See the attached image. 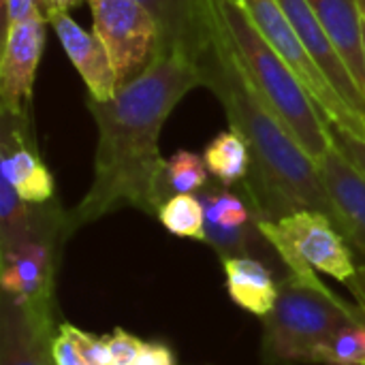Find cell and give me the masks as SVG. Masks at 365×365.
Listing matches in <instances>:
<instances>
[{
	"label": "cell",
	"mask_w": 365,
	"mask_h": 365,
	"mask_svg": "<svg viewBox=\"0 0 365 365\" xmlns=\"http://www.w3.org/2000/svg\"><path fill=\"white\" fill-rule=\"evenodd\" d=\"M51 359H53V365H86L77 344L73 342L68 331L62 327H58L51 340Z\"/></svg>",
	"instance_id": "4316f807"
},
{
	"label": "cell",
	"mask_w": 365,
	"mask_h": 365,
	"mask_svg": "<svg viewBox=\"0 0 365 365\" xmlns=\"http://www.w3.org/2000/svg\"><path fill=\"white\" fill-rule=\"evenodd\" d=\"M107 346H109V355H111V365H135L145 340L124 331V329H113L107 336Z\"/></svg>",
	"instance_id": "d4e9b609"
},
{
	"label": "cell",
	"mask_w": 365,
	"mask_h": 365,
	"mask_svg": "<svg viewBox=\"0 0 365 365\" xmlns=\"http://www.w3.org/2000/svg\"><path fill=\"white\" fill-rule=\"evenodd\" d=\"M327 36L365 92V24L361 0H308Z\"/></svg>",
	"instance_id": "e0dca14e"
},
{
	"label": "cell",
	"mask_w": 365,
	"mask_h": 365,
	"mask_svg": "<svg viewBox=\"0 0 365 365\" xmlns=\"http://www.w3.org/2000/svg\"><path fill=\"white\" fill-rule=\"evenodd\" d=\"M53 329L38 325L15 299L2 295L0 365H53Z\"/></svg>",
	"instance_id": "2e32d148"
},
{
	"label": "cell",
	"mask_w": 365,
	"mask_h": 365,
	"mask_svg": "<svg viewBox=\"0 0 365 365\" xmlns=\"http://www.w3.org/2000/svg\"><path fill=\"white\" fill-rule=\"evenodd\" d=\"M199 86H203L199 64L186 53L165 51L111 101L86 98L98 141L92 184L68 212L73 231L124 207L158 216L167 201L160 130L175 105Z\"/></svg>",
	"instance_id": "6da1fadb"
},
{
	"label": "cell",
	"mask_w": 365,
	"mask_h": 365,
	"mask_svg": "<svg viewBox=\"0 0 365 365\" xmlns=\"http://www.w3.org/2000/svg\"><path fill=\"white\" fill-rule=\"evenodd\" d=\"M312 365H365V319L342 325L317 351Z\"/></svg>",
	"instance_id": "7402d4cb"
},
{
	"label": "cell",
	"mask_w": 365,
	"mask_h": 365,
	"mask_svg": "<svg viewBox=\"0 0 365 365\" xmlns=\"http://www.w3.org/2000/svg\"><path fill=\"white\" fill-rule=\"evenodd\" d=\"M240 2L248 11L250 19L261 30L265 41L282 56V60L297 75V79L308 90V94L312 96L321 113L329 122L365 139L364 120L344 103V98L336 92V88L323 75V71L319 68L310 51L297 36L295 28L287 19L278 0H240Z\"/></svg>",
	"instance_id": "52a82bcc"
},
{
	"label": "cell",
	"mask_w": 365,
	"mask_h": 365,
	"mask_svg": "<svg viewBox=\"0 0 365 365\" xmlns=\"http://www.w3.org/2000/svg\"><path fill=\"white\" fill-rule=\"evenodd\" d=\"M0 178L32 205L56 201V182L36 150L32 124H24L0 111Z\"/></svg>",
	"instance_id": "8fae6325"
},
{
	"label": "cell",
	"mask_w": 365,
	"mask_h": 365,
	"mask_svg": "<svg viewBox=\"0 0 365 365\" xmlns=\"http://www.w3.org/2000/svg\"><path fill=\"white\" fill-rule=\"evenodd\" d=\"M160 28V53L180 51L195 62L212 38L210 0H139Z\"/></svg>",
	"instance_id": "9a60e30c"
},
{
	"label": "cell",
	"mask_w": 365,
	"mask_h": 365,
	"mask_svg": "<svg viewBox=\"0 0 365 365\" xmlns=\"http://www.w3.org/2000/svg\"><path fill=\"white\" fill-rule=\"evenodd\" d=\"M0 4H2V0H0Z\"/></svg>",
	"instance_id": "1f68e13d"
},
{
	"label": "cell",
	"mask_w": 365,
	"mask_h": 365,
	"mask_svg": "<svg viewBox=\"0 0 365 365\" xmlns=\"http://www.w3.org/2000/svg\"><path fill=\"white\" fill-rule=\"evenodd\" d=\"M135 365H175V355L163 342H145Z\"/></svg>",
	"instance_id": "83f0119b"
},
{
	"label": "cell",
	"mask_w": 365,
	"mask_h": 365,
	"mask_svg": "<svg viewBox=\"0 0 365 365\" xmlns=\"http://www.w3.org/2000/svg\"><path fill=\"white\" fill-rule=\"evenodd\" d=\"M83 0H47V21L56 13H68L73 6L81 4Z\"/></svg>",
	"instance_id": "f546056e"
},
{
	"label": "cell",
	"mask_w": 365,
	"mask_h": 365,
	"mask_svg": "<svg viewBox=\"0 0 365 365\" xmlns=\"http://www.w3.org/2000/svg\"><path fill=\"white\" fill-rule=\"evenodd\" d=\"M60 327L68 331V336L77 344L86 365H111L107 336H96V334L83 331V329H79V327H75L71 323H62Z\"/></svg>",
	"instance_id": "603a6c76"
},
{
	"label": "cell",
	"mask_w": 365,
	"mask_h": 365,
	"mask_svg": "<svg viewBox=\"0 0 365 365\" xmlns=\"http://www.w3.org/2000/svg\"><path fill=\"white\" fill-rule=\"evenodd\" d=\"M197 197L205 214V244L214 248L220 261L229 257H255L269 265H282L265 240L261 218L244 188L237 192L231 186L210 182Z\"/></svg>",
	"instance_id": "9c48e42d"
},
{
	"label": "cell",
	"mask_w": 365,
	"mask_h": 365,
	"mask_svg": "<svg viewBox=\"0 0 365 365\" xmlns=\"http://www.w3.org/2000/svg\"><path fill=\"white\" fill-rule=\"evenodd\" d=\"M49 24L60 38L71 64L86 83L88 96L94 101H111L120 90V81L111 56L96 32H88L86 28H81L68 13L51 15Z\"/></svg>",
	"instance_id": "4fadbf2b"
},
{
	"label": "cell",
	"mask_w": 365,
	"mask_h": 365,
	"mask_svg": "<svg viewBox=\"0 0 365 365\" xmlns=\"http://www.w3.org/2000/svg\"><path fill=\"white\" fill-rule=\"evenodd\" d=\"M210 184V171L203 156L190 150H178L165 160L163 188L167 199L173 195H199Z\"/></svg>",
	"instance_id": "ffe728a7"
},
{
	"label": "cell",
	"mask_w": 365,
	"mask_h": 365,
	"mask_svg": "<svg viewBox=\"0 0 365 365\" xmlns=\"http://www.w3.org/2000/svg\"><path fill=\"white\" fill-rule=\"evenodd\" d=\"M45 17L11 24L4 30L0 58V111L32 124V92L36 68L45 49Z\"/></svg>",
	"instance_id": "30bf717a"
},
{
	"label": "cell",
	"mask_w": 365,
	"mask_h": 365,
	"mask_svg": "<svg viewBox=\"0 0 365 365\" xmlns=\"http://www.w3.org/2000/svg\"><path fill=\"white\" fill-rule=\"evenodd\" d=\"M73 233L68 212L56 201L38 205L34 227L0 246L2 295L15 299L38 325L53 329V278L62 244Z\"/></svg>",
	"instance_id": "5b68a950"
},
{
	"label": "cell",
	"mask_w": 365,
	"mask_h": 365,
	"mask_svg": "<svg viewBox=\"0 0 365 365\" xmlns=\"http://www.w3.org/2000/svg\"><path fill=\"white\" fill-rule=\"evenodd\" d=\"M327 133H329L334 148L338 152H342L353 163V167L365 175V139H361L359 135H355L351 130H346V128H342V126H338V124H334V122H329V120H327Z\"/></svg>",
	"instance_id": "cb8c5ba5"
},
{
	"label": "cell",
	"mask_w": 365,
	"mask_h": 365,
	"mask_svg": "<svg viewBox=\"0 0 365 365\" xmlns=\"http://www.w3.org/2000/svg\"><path fill=\"white\" fill-rule=\"evenodd\" d=\"M261 231L284 272L304 282H321V272L346 284L359 267L349 240L323 212L302 210L278 220H263Z\"/></svg>",
	"instance_id": "8992f818"
},
{
	"label": "cell",
	"mask_w": 365,
	"mask_h": 365,
	"mask_svg": "<svg viewBox=\"0 0 365 365\" xmlns=\"http://www.w3.org/2000/svg\"><path fill=\"white\" fill-rule=\"evenodd\" d=\"M361 15H364V24H365V0H361Z\"/></svg>",
	"instance_id": "4dcf8cb0"
},
{
	"label": "cell",
	"mask_w": 365,
	"mask_h": 365,
	"mask_svg": "<svg viewBox=\"0 0 365 365\" xmlns=\"http://www.w3.org/2000/svg\"><path fill=\"white\" fill-rule=\"evenodd\" d=\"M357 319H365L361 308L342 302L323 282L284 274L272 312L261 319V359L267 365H312L317 351Z\"/></svg>",
	"instance_id": "277c9868"
},
{
	"label": "cell",
	"mask_w": 365,
	"mask_h": 365,
	"mask_svg": "<svg viewBox=\"0 0 365 365\" xmlns=\"http://www.w3.org/2000/svg\"><path fill=\"white\" fill-rule=\"evenodd\" d=\"M346 289L351 291V295L355 297V304L361 308L365 314V263H361L355 272V276L346 282Z\"/></svg>",
	"instance_id": "f1b7e54d"
},
{
	"label": "cell",
	"mask_w": 365,
	"mask_h": 365,
	"mask_svg": "<svg viewBox=\"0 0 365 365\" xmlns=\"http://www.w3.org/2000/svg\"><path fill=\"white\" fill-rule=\"evenodd\" d=\"M203 160H205L207 171L214 178V182H218L222 186L242 184L248 178L250 167H252L250 148L244 141V137L240 133H235L233 128L218 133L205 145Z\"/></svg>",
	"instance_id": "d6986e66"
},
{
	"label": "cell",
	"mask_w": 365,
	"mask_h": 365,
	"mask_svg": "<svg viewBox=\"0 0 365 365\" xmlns=\"http://www.w3.org/2000/svg\"><path fill=\"white\" fill-rule=\"evenodd\" d=\"M321 180L338 214V229L365 263V175L334 148L319 160Z\"/></svg>",
	"instance_id": "5bb4252c"
},
{
	"label": "cell",
	"mask_w": 365,
	"mask_h": 365,
	"mask_svg": "<svg viewBox=\"0 0 365 365\" xmlns=\"http://www.w3.org/2000/svg\"><path fill=\"white\" fill-rule=\"evenodd\" d=\"M210 6L246 77L319 165L331 148L327 118L282 56L265 41L240 0H210Z\"/></svg>",
	"instance_id": "3957f363"
},
{
	"label": "cell",
	"mask_w": 365,
	"mask_h": 365,
	"mask_svg": "<svg viewBox=\"0 0 365 365\" xmlns=\"http://www.w3.org/2000/svg\"><path fill=\"white\" fill-rule=\"evenodd\" d=\"M160 225L175 237L205 242V214L197 195H173L158 210Z\"/></svg>",
	"instance_id": "44dd1931"
},
{
	"label": "cell",
	"mask_w": 365,
	"mask_h": 365,
	"mask_svg": "<svg viewBox=\"0 0 365 365\" xmlns=\"http://www.w3.org/2000/svg\"><path fill=\"white\" fill-rule=\"evenodd\" d=\"M220 263L233 304L259 319L267 317L280 293V280L272 265L255 257H229Z\"/></svg>",
	"instance_id": "ac0fdd59"
},
{
	"label": "cell",
	"mask_w": 365,
	"mask_h": 365,
	"mask_svg": "<svg viewBox=\"0 0 365 365\" xmlns=\"http://www.w3.org/2000/svg\"><path fill=\"white\" fill-rule=\"evenodd\" d=\"M212 24V38L197 64L203 86L220 101L229 128L240 133L250 148L252 167L242 188L261 222L314 210L327 214L338 227V214L319 165L246 77L214 13Z\"/></svg>",
	"instance_id": "7a4b0ae2"
},
{
	"label": "cell",
	"mask_w": 365,
	"mask_h": 365,
	"mask_svg": "<svg viewBox=\"0 0 365 365\" xmlns=\"http://www.w3.org/2000/svg\"><path fill=\"white\" fill-rule=\"evenodd\" d=\"M280 9L284 11L287 19L295 28L297 36L323 71V75L329 79V83L336 88V92L344 98V103L364 120L365 124V92L355 81L353 73L349 71L346 62L338 53L336 45L327 36L323 24L319 21L317 13L312 11L308 0H278Z\"/></svg>",
	"instance_id": "7c38bea8"
},
{
	"label": "cell",
	"mask_w": 365,
	"mask_h": 365,
	"mask_svg": "<svg viewBox=\"0 0 365 365\" xmlns=\"http://www.w3.org/2000/svg\"><path fill=\"white\" fill-rule=\"evenodd\" d=\"M4 11V30L11 24L26 21L32 17L47 19V0H2Z\"/></svg>",
	"instance_id": "484cf974"
},
{
	"label": "cell",
	"mask_w": 365,
	"mask_h": 365,
	"mask_svg": "<svg viewBox=\"0 0 365 365\" xmlns=\"http://www.w3.org/2000/svg\"><path fill=\"white\" fill-rule=\"evenodd\" d=\"M88 4L94 32L107 47L122 88L160 53V28L139 0H88Z\"/></svg>",
	"instance_id": "ba28073f"
}]
</instances>
